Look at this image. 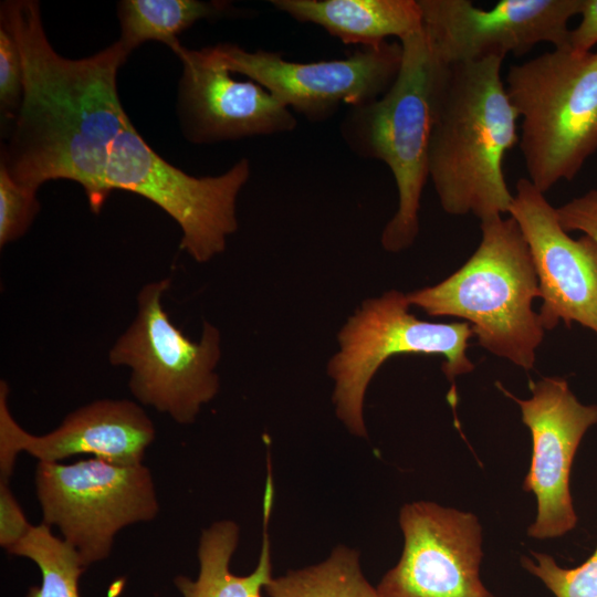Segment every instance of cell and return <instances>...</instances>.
<instances>
[{"label":"cell","mask_w":597,"mask_h":597,"mask_svg":"<svg viewBox=\"0 0 597 597\" xmlns=\"http://www.w3.org/2000/svg\"><path fill=\"white\" fill-rule=\"evenodd\" d=\"M0 13L23 65L21 104L1 151L10 176L34 191L49 180L75 181L95 213L112 191L134 192L178 223L180 249L196 262L223 252L238 229L237 199L250 177L249 160L207 177L172 166L122 106L116 78L130 51L119 40L88 57L67 59L49 42L36 1H6Z\"/></svg>","instance_id":"6da1fadb"},{"label":"cell","mask_w":597,"mask_h":597,"mask_svg":"<svg viewBox=\"0 0 597 597\" xmlns=\"http://www.w3.org/2000/svg\"><path fill=\"white\" fill-rule=\"evenodd\" d=\"M504 57L443 64L434 96L428 172L449 214L480 221L509 213L503 170L519 143V115L501 76Z\"/></svg>","instance_id":"7a4b0ae2"},{"label":"cell","mask_w":597,"mask_h":597,"mask_svg":"<svg viewBox=\"0 0 597 597\" xmlns=\"http://www.w3.org/2000/svg\"><path fill=\"white\" fill-rule=\"evenodd\" d=\"M480 228L481 242L459 270L407 300L430 316L465 320L483 348L530 370L545 329L532 307L541 291L528 245L512 217Z\"/></svg>","instance_id":"3957f363"},{"label":"cell","mask_w":597,"mask_h":597,"mask_svg":"<svg viewBox=\"0 0 597 597\" xmlns=\"http://www.w3.org/2000/svg\"><path fill=\"white\" fill-rule=\"evenodd\" d=\"M399 42L402 59L392 85L379 98L350 107L339 125L342 139L356 156L380 160L392 174L398 208L384 228L381 245L394 253L412 245L418 235L420 199L429 178L434 96L443 65L423 28Z\"/></svg>","instance_id":"277c9868"},{"label":"cell","mask_w":597,"mask_h":597,"mask_svg":"<svg viewBox=\"0 0 597 597\" xmlns=\"http://www.w3.org/2000/svg\"><path fill=\"white\" fill-rule=\"evenodd\" d=\"M504 83L528 180L545 193L574 179L597 151V51L554 49L511 65Z\"/></svg>","instance_id":"5b68a950"},{"label":"cell","mask_w":597,"mask_h":597,"mask_svg":"<svg viewBox=\"0 0 597 597\" xmlns=\"http://www.w3.org/2000/svg\"><path fill=\"white\" fill-rule=\"evenodd\" d=\"M169 279L151 281L137 294V312L108 352L113 366L130 369L128 387L139 404L192 423L212 400L220 383V333L206 322L198 342L189 339L163 306Z\"/></svg>","instance_id":"8992f818"},{"label":"cell","mask_w":597,"mask_h":597,"mask_svg":"<svg viewBox=\"0 0 597 597\" xmlns=\"http://www.w3.org/2000/svg\"><path fill=\"white\" fill-rule=\"evenodd\" d=\"M407 295L390 290L365 300L338 333L339 350L327 373L334 380L336 415L348 431L366 437L363 405L366 389L385 360L399 354L440 355L449 380L474 369L467 356L472 327L465 322L432 323L409 312Z\"/></svg>","instance_id":"52a82bcc"},{"label":"cell","mask_w":597,"mask_h":597,"mask_svg":"<svg viewBox=\"0 0 597 597\" xmlns=\"http://www.w3.org/2000/svg\"><path fill=\"white\" fill-rule=\"evenodd\" d=\"M35 488L43 523L60 530L86 567L109 556L122 528L149 522L159 511L151 473L143 464L39 461Z\"/></svg>","instance_id":"ba28073f"},{"label":"cell","mask_w":597,"mask_h":597,"mask_svg":"<svg viewBox=\"0 0 597 597\" xmlns=\"http://www.w3.org/2000/svg\"><path fill=\"white\" fill-rule=\"evenodd\" d=\"M214 50L231 73L248 76L313 123L327 121L342 104L357 107L383 96L402 59L400 42L388 41L344 59L308 63L286 61L281 53L262 49L250 52L232 43Z\"/></svg>","instance_id":"9c48e42d"},{"label":"cell","mask_w":597,"mask_h":597,"mask_svg":"<svg viewBox=\"0 0 597 597\" xmlns=\"http://www.w3.org/2000/svg\"><path fill=\"white\" fill-rule=\"evenodd\" d=\"M428 42L443 64L522 56L540 43L568 48L569 20L584 0H501L482 9L470 0H418Z\"/></svg>","instance_id":"30bf717a"},{"label":"cell","mask_w":597,"mask_h":597,"mask_svg":"<svg viewBox=\"0 0 597 597\" xmlns=\"http://www.w3.org/2000/svg\"><path fill=\"white\" fill-rule=\"evenodd\" d=\"M399 524L404 549L376 587L381 597H494L480 579L482 528L473 513L413 502Z\"/></svg>","instance_id":"8fae6325"},{"label":"cell","mask_w":597,"mask_h":597,"mask_svg":"<svg viewBox=\"0 0 597 597\" xmlns=\"http://www.w3.org/2000/svg\"><path fill=\"white\" fill-rule=\"evenodd\" d=\"M530 388L531 398L519 399L500 386L519 405L532 434V460L523 489L534 493L537 513L527 533L533 538H554L577 524L570 469L583 437L597 425V405L582 404L559 377H544Z\"/></svg>","instance_id":"7c38bea8"},{"label":"cell","mask_w":597,"mask_h":597,"mask_svg":"<svg viewBox=\"0 0 597 597\" xmlns=\"http://www.w3.org/2000/svg\"><path fill=\"white\" fill-rule=\"evenodd\" d=\"M509 210L527 245L538 280L543 328L573 322L597 334V242L568 235L555 208L528 178L516 182Z\"/></svg>","instance_id":"4fadbf2b"},{"label":"cell","mask_w":597,"mask_h":597,"mask_svg":"<svg viewBox=\"0 0 597 597\" xmlns=\"http://www.w3.org/2000/svg\"><path fill=\"white\" fill-rule=\"evenodd\" d=\"M182 64L179 104L189 140L210 144L293 132L295 114L254 81H237L214 46L170 48Z\"/></svg>","instance_id":"5bb4252c"},{"label":"cell","mask_w":597,"mask_h":597,"mask_svg":"<svg viewBox=\"0 0 597 597\" xmlns=\"http://www.w3.org/2000/svg\"><path fill=\"white\" fill-rule=\"evenodd\" d=\"M9 388L0 383V481H9L18 453L39 461L57 462L91 454L111 463L142 464L156 437L151 419L136 402L101 399L69 413L53 431L34 436L14 420L8 408Z\"/></svg>","instance_id":"9a60e30c"},{"label":"cell","mask_w":597,"mask_h":597,"mask_svg":"<svg viewBox=\"0 0 597 597\" xmlns=\"http://www.w3.org/2000/svg\"><path fill=\"white\" fill-rule=\"evenodd\" d=\"M270 4L300 23L323 28L344 44L378 48L422 29L418 0H271Z\"/></svg>","instance_id":"2e32d148"},{"label":"cell","mask_w":597,"mask_h":597,"mask_svg":"<svg viewBox=\"0 0 597 597\" xmlns=\"http://www.w3.org/2000/svg\"><path fill=\"white\" fill-rule=\"evenodd\" d=\"M273 481L268 475L263 499V542L258 565L247 576L230 570V561L239 542V526L230 520L214 522L201 532L198 546L199 574L192 580L184 575L175 585L184 597H263L272 576L269 521L273 506Z\"/></svg>","instance_id":"e0dca14e"},{"label":"cell","mask_w":597,"mask_h":597,"mask_svg":"<svg viewBox=\"0 0 597 597\" xmlns=\"http://www.w3.org/2000/svg\"><path fill=\"white\" fill-rule=\"evenodd\" d=\"M228 1L124 0L118 3L119 41L130 52L146 41H159L169 48L178 34L201 19L242 15Z\"/></svg>","instance_id":"ac0fdd59"},{"label":"cell","mask_w":597,"mask_h":597,"mask_svg":"<svg viewBox=\"0 0 597 597\" xmlns=\"http://www.w3.org/2000/svg\"><path fill=\"white\" fill-rule=\"evenodd\" d=\"M264 590L270 597H381L365 578L358 552L346 546L320 564L273 577Z\"/></svg>","instance_id":"d6986e66"},{"label":"cell","mask_w":597,"mask_h":597,"mask_svg":"<svg viewBox=\"0 0 597 597\" xmlns=\"http://www.w3.org/2000/svg\"><path fill=\"white\" fill-rule=\"evenodd\" d=\"M7 552L33 561L41 572V585L31 587L27 597H80L78 579L86 566L77 551L53 535L49 525H32Z\"/></svg>","instance_id":"ffe728a7"},{"label":"cell","mask_w":597,"mask_h":597,"mask_svg":"<svg viewBox=\"0 0 597 597\" xmlns=\"http://www.w3.org/2000/svg\"><path fill=\"white\" fill-rule=\"evenodd\" d=\"M534 561L521 557V565L541 579L555 597H597V546L579 566L561 567L547 554L533 552Z\"/></svg>","instance_id":"44dd1931"},{"label":"cell","mask_w":597,"mask_h":597,"mask_svg":"<svg viewBox=\"0 0 597 597\" xmlns=\"http://www.w3.org/2000/svg\"><path fill=\"white\" fill-rule=\"evenodd\" d=\"M36 191L18 184L0 164V247L22 237L40 210Z\"/></svg>","instance_id":"7402d4cb"},{"label":"cell","mask_w":597,"mask_h":597,"mask_svg":"<svg viewBox=\"0 0 597 597\" xmlns=\"http://www.w3.org/2000/svg\"><path fill=\"white\" fill-rule=\"evenodd\" d=\"M23 92V65L18 43L0 24V105L7 117H15Z\"/></svg>","instance_id":"603a6c76"},{"label":"cell","mask_w":597,"mask_h":597,"mask_svg":"<svg viewBox=\"0 0 597 597\" xmlns=\"http://www.w3.org/2000/svg\"><path fill=\"white\" fill-rule=\"evenodd\" d=\"M555 210L566 232L580 231L597 242V189L575 197Z\"/></svg>","instance_id":"cb8c5ba5"},{"label":"cell","mask_w":597,"mask_h":597,"mask_svg":"<svg viewBox=\"0 0 597 597\" xmlns=\"http://www.w3.org/2000/svg\"><path fill=\"white\" fill-rule=\"evenodd\" d=\"M21 506L9 488L8 481H0V545L9 549L31 528Z\"/></svg>","instance_id":"d4e9b609"},{"label":"cell","mask_w":597,"mask_h":597,"mask_svg":"<svg viewBox=\"0 0 597 597\" xmlns=\"http://www.w3.org/2000/svg\"><path fill=\"white\" fill-rule=\"evenodd\" d=\"M579 15V23L570 29L568 48L579 53L590 52L597 44V0H584Z\"/></svg>","instance_id":"484cf974"}]
</instances>
